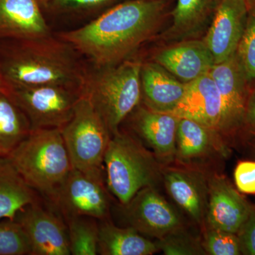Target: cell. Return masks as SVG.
Listing matches in <instances>:
<instances>
[{
  "label": "cell",
  "mask_w": 255,
  "mask_h": 255,
  "mask_svg": "<svg viewBox=\"0 0 255 255\" xmlns=\"http://www.w3.org/2000/svg\"><path fill=\"white\" fill-rule=\"evenodd\" d=\"M164 0H129L59 38L88 58L95 68L128 59L153 36L165 9Z\"/></svg>",
  "instance_id": "6da1fadb"
},
{
  "label": "cell",
  "mask_w": 255,
  "mask_h": 255,
  "mask_svg": "<svg viewBox=\"0 0 255 255\" xmlns=\"http://www.w3.org/2000/svg\"><path fill=\"white\" fill-rule=\"evenodd\" d=\"M11 41L0 53V75L6 85H59L82 90L87 71L78 52L59 37Z\"/></svg>",
  "instance_id": "7a4b0ae2"
},
{
  "label": "cell",
  "mask_w": 255,
  "mask_h": 255,
  "mask_svg": "<svg viewBox=\"0 0 255 255\" xmlns=\"http://www.w3.org/2000/svg\"><path fill=\"white\" fill-rule=\"evenodd\" d=\"M7 157L26 184L51 201L73 169L60 128L32 130Z\"/></svg>",
  "instance_id": "3957f363"
},
{
  "label": "cell",
  "mask_w": 255,
  "mask_h": 255,
  "mask_svg": "<svg viewBox=\"0 0 255 255\" xmlns=\"http://www.w3.org/2000/svg\"><path fill=\"white\" fill-rule=\"evenodd\" d=\"M142 63L128 58L117 65L87 72L82 94L92 102L112 136L119 131L121 124L142 100Z\"/></svg>",
  "instance_id": "277c9868"
},
{
  "label": "cell",
  "mask_w": 255,
  "mask_h": 255,
  "mask_svg": "<svg viewBox=\"0 0 255 255\" xmlns=\"http://www.w3.org/2000/svg\"><path fill=\"white\" fill-rule=\"evenodd\" d=\"M104 166L109 189L124 206L144 188L155 187L162 176L155 155L120 130L111 137Z\"/></svg>",
  "instance_id": "5b68a950"
},
{
  "label": "cell",
  "mask_w": 255,
  "mask_h": 255,
  "mask_svg": "<svg viewBox=\"0 0 255 255\" xmlns=\"http://www.w3.org/2000/svg\"><path fill=\"white\" fill-rule=\"evenodd\" d=\"M60 130L73 168L103 177L104 159L112 135L86 96L82 94L73 117Z\"/></svg>",
  "instance_id": "8992f818"
},
{
  "label": "cell",
  "mask_w": 255,
  "mask_h": 255,
  "mask_svg": "<svg viewBox=\"0 0 255 255\" xmlns=\"http://www.w3.org/2000/svg\"><path fill=\"white\" fill-rule=\"evenodd\" d=\"M4 91L26 114L32 130L60 128L73 117L82 90L59 85L11 86Z\"/></svg>",
  "instance_id": "52a82bcc"
},
{
  "label": "cell",
  "mask_w": 255,
  "mask_h": 255,
  "mask_svg": "<svg viewBox=\"0 0 255 255\" xmlns=\"http://www.w3.org/2000/svg\"><path fill=\"white\" fill-rule=\"evenodd\" d=\"M230 144L219 132L188 119H179L174 162L204 173L205 168L230 153Z\"/></svg>",
  "instance_id": "ba28073f"
},
{
  "label": "cell",
  "mask_w": 255,
  "mask_h": 255,
  "mask_svg": "<svg viewBox=\"0 0 255 255\" xmlns=\"http://www.w3.org/2000/svg\"><path fill=\"white\" fill-rule=\"evenodd\" d=\"M170 114L214 129L231 145L229 137L235 134L219 89L209 73L187 83L182 100Z\"/></svg>",
  "instance_id": "9c48e42d"
},
{
  "label": "cell",
  "mask_w": 255,
  "mask_h": 255,
  "mask_svg": "<svg viewBox=\"0 0 255 255\" xmlns=\"http://www.w3.org/2000/svg\"><path fill=\"white\" fill-rule=\"evenodd\" d=\"M52 202L65 218L86 216L104 219L109 211V200L103 177L72 169Z\"/></svg>",
  "instance_id": "30bf717a"
},
{
  "label": "cell",
  "mask_w": 255,
  "mask_h": 255,
  "mask_svg": "<svg viewBox=\"0 0 255 255\" xmlns=\"http://www.w3.org/2000/svg\"><path fill=\"white\" fill-rule=\"evenodd\" d=\"M31 245V255H70L68 230L56 215L39 206L30 204L14 218Z\"/></svg>",
  "instance_id": "8fae6325"
},
{
  "label": "cell",
  "mask_w": 255,
  "mask_h": 255,
  "mask_svg": "<svg viewBox=\"0 0 255 255\" xmlns=\"http://www.w3.org/2000/svg\"><path fill=\"white\" fill-rule=\"evenodd\" d=\"M125 206L130 227L142 235L159 240L183 228L179 215L155 187L141 189Z\"/></svg>",
  "instance_id": "7c38bea8"
},
{
  "label": "cell",
  "mask_w": 255,
  "mask_h": 255,
  "mask_svg": "<svg viewBox=\"0 0 255 255\" xmlns=\"http://www.w3.org/2000/svg\"><path fill=\"white\" fill-rule=\"evenodd\" d=\"M250 9L246 0H219L203 39L215 64L227 60L236 53L246 30Z\"/></svg>",
  "instance_id": "4fadbf2b"
},
{
  "label": "cell",
  "mask_w": 255,
  "mask_h": 255,
  "mask_svg": "<svg viewBox=\"0 0 255 255\" xmlns=\"http://www.w3.org/2000/svg\"><path fill=\"white\" fill-rule=\"evenodd\" d=\"M208 189V226L237 234L253 206L226 178L219 174L209 177Z\"/></svg>",
  "instance_id": "5bb4252c"
},
{
  "label": "cell",
  "mask_w": 255,
  "mask_h": 255,
  "mask_svg": "<svg viewBox=\"0 0 255 255\" xmlns=\"http://www.w3.org/2000/svg\"><path fill=\"white\" fill-rule=\"evenodd\" d=\"M164 184L172 199L198 225L206 221L209 189L203 172L179 166L162 169Z\"/></svg>",
  "instance_id": "9a60e30c"
},
{
  "label": "cell",
  "mask_w": 255,
  "mask_h": 255,
  "mask_svg": "<svg viewBox=\"0 0 255 255\" xmlns=\"http://www.w3.org/2000/svg\"><path fill=\"white\" fill-rule=\"evenodd\" d=\"M38 0H0V39L11 41L49 36V26Z\"/></svg>",
  "instance_id": "2e32d148"
},
{
  "label": "cell",
  "mask_w": 255,
  "mask_h": 255,
  "mask_svg": "<svg viewBox=\"0 0 255 255\" xmlns=\"http://www.w3.org/2000/svg\"><path fill=\"white\" fill-rule=\"evenodd\" d=\"M219 89L230 124L235 135L245 128L248 94L246 75L236 53L221 63L214 64L209 72Z\"/></svg>",
  "instance_id": "e0dca14e"
},
{
  "label": "cell",
  "mask_w": 255,
  "mask_h": 255,
  "mask_svg": "<svg viewBox=\"0 0 255 255\" xmlns=\"http://www.w3.org/2000/svg\"><path fill=\"white\" fill-rule=\"evenodd\" d=\"M154 60L178 80L189 83L209 73L215 61L204 41L185 40L160 50Z\"/></svg>",
  "instance_id": "ac0fdd59"
},
{
  "label": "cell",
  "mask_w": 255,
  "mask_h": 255,
  "mask_svg": "<svg viewBox=\"0 0 255 255\" xmlns=\"http://www.w3.org/2000/svg\"><path fill=\"white\" fill-rule=\"evenodd\" d=\"M133 128L153 150L159 163L174 162L179 118L170 113L155 112L146 107L135 109Z\"/></svg>",
  "instance_id": "d6986e66"
},
{
  "label": "cell",
  "mask_w": 255,
  "mask_h": 255,
  "mask_svg": "<svg viewBox=\"0 0 255 255\" xmlns=\"http://www.w3.org/2000/svg\"><path fill=\"white\" fill-rule=\"evenodd\" d=\"M142 100L155 112L171 113L182 100L187 83L178 80L156 62L142 63Z\"/></svg>",
  "instance_id": "ffe728a7"
},
{
  "label": "cell",
  "mask_w": 255,
  "mask_h": 255,
  "mask_svg": "<svg viewBox=\"0 0 255 255\" xmlns=\"http://www.w3.org/2000/svg\"><path fill=\"white\" fill-rule=\"evenodd\" d=\"M219 0H177L169 39H195L209 28Z\"/></svg>",
  "instance_id": "44dd1931"
},
{
  "label": "cell",
  "mask_w": 255,
  "mask_h": 255,
  "mask_svg": "<svg viewBox=\"0 0 255 255\" xmlns=\"http://www.w3.org/2000/svg\"><path fill=\"white\" fill-rule=\"evenodd\" d=\"M37 202L36 191L26 184L7 156H0V220H14L18 211Z\"/></svg>",
  "instance_id": "7402d4cb"
},
{
  "label": "cell",
  "mask_w": 255,
  "mask_h": 255,
  "mask_svg": "<svg viewBox=\"0 0 255 255\" xmlns=\"http://www.w3.org/2000/svg\"><path fill=\"white\" fill-rule=\"evenodd\" d=\"M158 250L157 243L133 228H119L108 222L99 226V254L150 255Z\"/></svg>",
  "instance_id": "603a6c76"
},
{
  "label": "cell",
  "mask_w": 255,
  "mask_h": 255,
  "mask_svg": "<svg viewBox=\"0 0 255 255\" xmlns=\"http://www.w3.org/2000/svg\"><path fill=\"white\" fill-rule=\"evenodd\" d=\"M31 130L26 114L4 90L0 92V153L9 155Z\"/></svg>",
  "instance_id": "cb8c5ba5"
},
{
  "label": "cell",
  "mask_w": 255,
  "mask_h": 255,
  "mask_svg": "<svg viewBox=\"0 0 255 255\" xmlns=\"http://www.w3.org/2000/svg\"><path fill=\"white\" fill-rule=\"evenodd\" d=\"M70 254H99V226L95 219L86 216L67 218Z\"/></svg>",
  "instance_id": "d4e9b609"
},
{
  "label": "cell",
  "mask_w": 255,
  "mask_h": 255,
  "mask_svg": "<svg viewBox=\"0 0 255 255\" xmlns=\"http://www.w3.org/2000/svg\"><path fill=\"white\" fill-rule=\"evenodd\" d=\"M31 254V245L21 226L14 220H0V255Z\"/></svg>",
  "instance_id": "484cf974"
},
{
  "label": "cell",
  "mask_w": 255,
  "mask_h": 255,
  "mask_svg": "<svg viewBox=\"0 0 255 255\" xmlns=\"http://www.w3.org/2000/svg\"><path fill=\"white\" fill-rule=\"evenodd\" d=\"M248 82L255 80V7L250 9L246 30L236 51Z\"/></svg>",
  "instance_id": "4316f807"
},
{
  "label": "cell",
  "mask_w": 255,
  "mask_h": 255,
  "mask_svg": "<svg viewBox=\"0 0 255 255\" xmlns=\"http://www.w3.org/2000/svg\"><path fill=\"white\" fill-rule=\"evenodd\" d=\"M157 245L159 251L167 255L206 254L200 242L187 234L183 228L161 238Z\"/></svg>",
  "instance_id": "83f0119b"
},
{
  "label": "cell",
  "mask_w": 255,
  "mask_h": 255,
  "mask_svg": "<svg viewBox=\"0 0 255 255\" xmlns=\"http://www.w3.org/2000/svg\"><path fill=\"white\" fill-rule=\"evenodd\" d=\"M202 246L206 253L211 255H241L237 234L209 226L206 228Z\"/></svg>",
  "instance_id": "f1b7e54d"
},
{
  "label": "cell",
  "mask_w": 255,
  "mask_h": 255,
  "mask_svg": "<svg viewBox=\"0 0 255 255\" xmlns=\"http://www.w3.org/2000/svg\"><path fill=\"white\" fill-rule=\"evenodd\" d=\"M117 0H52L48 7L55 12L70 13L91 11L112 4Z\"/></svg>",
  "instance_id": "f546056e"
},
{
  "label": "cell",
  "mask_w": 255,
  "mask_h": 255,
  "mask_svg": "<svg viewBox=\"0 0 255 255\" xmlns=\"http://www.w3.org/2000/svg\"><path fill=\"white\" fill-rule=\"evenodd\" d=\"M234 180L240 192L255 195V160L238 162L234 171Z\"/></svg>",
  "instance_id": "4dcf8cb0"
},
{
  "label": "cell",
  "mask_w": 255,
  "mask_h": 255,
  "mask_svg": "<svg viewBox=\"0 0 255 255\" xmlns=\"http://www.w3.org/2000/svg\"><path fill=\"white\" fill-rule=\"evenodd\" d=\"M241 254L255 255V207L252 206L248 219L237 233Z\"/></svg>",
  "instance_id": "1f68e13d"
},
{
  "label": "cell",
  "mask_w": 255,
  "mask_h": 255,
  "mask_svg": "<svg viewBox=\"0 0 255 255\" xmlns=\"http://www.w3.org/2000/svg\"><path fill=\"white\" fill-rule=\"evenodd\" d=\"M245 127L248 130H255V85L253 91L248 95Z\"/></svg>",
  "instance_id": "d6a6232c"
},
{
  "label": "cell",
  "mask_w": 255,
  "mask_h": 255,
  "mask_svg": "<svg viewBox=\"0 0 255 255\" xmlns=\"http://www.w3.org/2000/svg\"><path fill=\"white\" fill-rule=\"evenodd\" d=\"M247 133L248 135L246 137V144L250 146L255 154V130H248Z\"/></svg>",
  "instance_id": "836d02e7"
},
{
  "label": "cell",
  "mask_w": 255,
  "mask_h": 255,
  "mask_svg": "<svg viewBox=\"0 0 255 255\" xmlns=\"http://www.w3.org/2000/svg\"><path fill=\"white\" fill-rule=\"evenodd\" d=\"M52 0H38V3L42 7H48V4L51 2Z\"/></svg>",
  "instance_id": "e575fe53"
},
{
  "label": "cell",
  "mask_w": 255,
  "mask_h": 255,
  "mask_svg": "<svg viewBox=\"0 0 255 255\" xmlns=\"http://www.w3.org/2000/svg\"><path fill=\"white\" fill-rule=\"evenodd\" d=\"M5 82L2 78H1V75H0V92L4 90Z\"/></svg>",
  "instance_id": "d590c367"
},
{
  "label": "cell",
  "mask_w": 255,
  "mask_h": 255,
  "mask_svg": "<svg viewBox=\"0 0 255 255\" xmlns=\"http://www.w3.org/2000/svg\"><path fill=\"white\" fill-rule=\"evenodd\" d=\"M250 8L255 7V0H246Z\"/></svg>",
  "instance_id": "8d00e7d4"
},
{
  "label": "cell",
  "mask_w": 255,
  "mask_h": 255,
  "mask_svg": "<svg viewBox=\"0 0 255 255\" xmlns=\"http://www.w3.org/2000/svg\"><path fill=\"white\" fill-rule=\"evenodd\" d=\"M0 156H3V155H1V153H0Z\"/></svg>",
  "instance_id": "74e56055"
}]
</instances>
